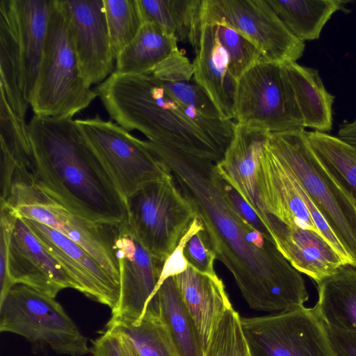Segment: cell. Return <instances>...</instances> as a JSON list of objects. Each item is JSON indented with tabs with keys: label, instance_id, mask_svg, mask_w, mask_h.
I'll return each mask as SVG.
<instances>
[{
	"label": "cell",
	"instance_id": "obj_42",
	"mask_svg": "<svg viewBox=\"0 0 356 356\" xmlns=\"http://www.w3.org/2000/svg\"><path fill=\"white\" fill-rule=\"evenodd\" d=\"M113 332V331H112ZM122 351L124 356H138L128 341L121 336Z\"/></svg>",
	"mask_w": 356,
	"mask_h": 356
},
{
	"label": "cell",
	"instance_id": "obj_26",
	"mask_svg": "<svg viewBox=\"0 0 356 356\" xmlns=\"http://www.w3.org/2000/svg\"><path fill=\"white\" fill-rule=\"evenodd\" d=\"M159 318L177 356H204L202 344L179 294L174 276L159 281L155 294Z\"/></svg>",
	"mask_w": 356,
	"mask_h": 356
},
{
	"label": "cell",
	"instance_id": "obj_31",
	"mask_svg": "<svg viewBox=\"0 0 356 356\" xmlns=\"http://www.w3.org/2000/svg\"><path fill=\"white\" fill-rule=\"evenodd\" d=\"M307 136L322 164L356 203V154L352 147L327 133L307 131Z\"/></svg>",
	"mask_w": 356,
	"mask_h": 356
},
{
	"label": "cell",
	"instance_id": "obj_40",
	"mask_svg": "<svg viewBox=\"0 0 356 356\" xmlns=\"http://www.w3.org/2000/svg\"><path fill=\"white\" fill-rule=\"evenodd\" d=\"M322 323L332 356H356V332Z\"/></svg>",
	"mask_w": 356,
	"mask_h": 356
},
{
	"label": "cell",
	"instance_id": "obj_37",
	"mask_svg": "<svg viewBox=\"0 0 356 356\" xmlns=\"http://www.w3.org/2000/svg\"><path fill=\"white\" fill-rule=\"evenodd\" d=\"M0 302L13 286L8 274V252L14 222L17 216L6 203L0 206Z\"/></svg>",
	"mask_w": 356,
	"mask_h": 356
},
{
	"label": "cell",
	"instance_id": "obj_17",
	"mask_svg": "<svg viewBox=\"0 0 356 356\" xmlns=\"http://www.w3.org/2000/svg\"><path fill=\"white\" fill-rule=\"evenodd\" d=\"M270 133L264 129L236 123L234 138L222 159L216 163L220 175L254 209L268 232L277 217L268 211L261 200L257 171Z\"/></svg>",
	"mask_w": 356,
	"mask_h": 356
},
{
	"label": "cell",
	"instance_id": "obj_33",
	"mask_svg": "<svg viewBox=\"0 0 356 356\" xmlns=\"http://www.w3.org/2000/svg\"><path fill=\"white\" fill-rule=\"evenodd\" d=\"M204 356H252L241 325V317L228 308L211 338Z\"/></svg>",
	"mask_w": 356,
	"mask_h": 356
},
{
	"label": "cell",
	"instance_id": "obj_22",
	"mask_svg": "<svg viewBox=\"0 0 356 356\" xmlns=\"http://www.w3.org/2000/svg\"><path fill=\"white\" fill-rule=\"evenodd\" d=\"M53 0H15L22 90L30 104L46 40Z\"/></svg>",
	"mask_w": 356,
	"mask_h": 356
},
{
	"label": "cell",
	"instance_id": "obj_11",
	"mask_svg": "<svg viewBox=\"0 0 356 356\" xmlns=\"http://www.w3.org/2000/svg\"><path fill=\"white\" fill-rule=\"evenodd\" d=\"M202 22L226 25L246 38L263 57L280 64L296 62L305 44L284 24L267 0H203Z\"/></svg>",
	"mask_w": 356,
	"mask_h": 356
},
{
	"label": "cell",
	"instance_id": "obj_35",
	"mask_svg": "<svg viewBox=\"0 0 356 356\" xmlns=\"http://www.w3.org/2000/svg\"><path fill=\"white\" fill-rule=\"evenodd\" d=\"M181 252L187 264L202 273L217 275L214 270L216 259L207 233L196 218L181 240Z\"/></svg>",
	"mask_w": 356,
	"mask_h": 356
},
{
	"label": "cell",
	"instance_id": "obj_4",
	"mask_svg": "<svg viewBox=\"0 0 356 356\" xmlns=\"http://www.w3.org/2000/svg\"><path fill=\"white\" fill-rule=\"evenodd\" d=\"M266 147L312 200L356 268V203L322 164L307 131L270 133Z\"/></svg>",
	"mask_w": 356,
	"mask_h": 356
},
{
	"label": "cell",
	"instance_id": "obj_30",
	"mask_svg": "<svg viewBox=\"0 0 356 356\" xmlns=\"http://www.w3.org/2000/svg\"><path fill=\"white\" fill-rule=\"evenodd\" d=\"M106 330L125 338L138 356H177L159 318L156 295L138 325L117 324Z\"/></svg>",
	"mask_w": 356,
	"mask_h": 356
},
{
	"label": "cell",
	"instance_id": "obj_19",
	"mask_svg": "<svg viewBox=\"0 0 356 356\" xmlns=\"http://www.w3.org/2000/svg\"><path fill=\"white\" fill-rule=\"evenodd\" d=\"M174 279L205 353L224 313L232 307L225 285L218 275L202 273L188 265Z\"/></svg>",
	"mask_w": 356,
	"mask_h": 356
},
{
	"label": "cell",
	"instance_id": "obj_3",
	"mask_svg": "<svg viewBox=\"0 0 356 356\" xmlns=\"http://www.w3.org/2000/svg\"><path fill=\"white\" fill-rule=\"evenodd\" d=\"M95 91L111 118L149 141L175 147L214 163L224 154L185 114L182 105L152 72H113Z\"/></svg>",
	"mask_w": 356,
	"mask_h": 356
},
{
	"label": "cell",
	"instance_id": "obj_21",
	"mask_svg": "<svg viewBox=\"0 0 356 356\" xmlns=\"http://www.w3.org/2000/svg\"><path fill=\"white\" fill-rule=\"evenodd\" d=\"M193 65L194 81L211 98L222 119L233 120L237 79L228 68L227 56L218 41L216 24L203 25Z\"/></svg>",
	"mask_w": 356,
	"mask_h": 356
},
{
	"label": "cell",
	"instance_id": "obj_34",
	"mask_svg": "<svg viewBox=\"0 0 356 356\" xmlns=\"http://www.w3.org/2000/svg\"><path fill=\"white\" fill-rule=\"evenodd\" d=\"M216 26L218 41L227 56L228 68L237 80L255 63L265 59L257 47L238 32L226 25Z\"/></svg>",
	"mask_w": 356,
	"mask_h": 356
},
{
	"label": "cell",
	"instance_id": "obj_32",
	"mask_svg": "<svg viewBox=\"0 0 356 356\" xmlns=\"http://www.w3.org/2000/svg\"><path fill=\"white\" fill-rule=\"evenodd\" d=\"M115 59L134 39L145 23L138 0H104Z\"/></svg>",
	"mask_w": 356,
	"mask_h": 356
},
{
	"label": "cell",
	"instance_id": "obj_1",
	"mask_svg": "<svg viewBox=\"0 0 356 356\" xmlns=\"http://www.w3.org/2000/svg\"><path fill=\"white\" fill-rule=\"evenodd\" d=\"M149 145L168 168L208 234L216 259L232 274L250 308L282 312L308 300L305 280L273 239L234 210L221 186L216 163L173 147Z\"/></svg>",
	"mask_w": 356,
	"mask_h": 356
},
{
	"label": "cell",
	"instance_id": "obj_27",
	"mask_svg": "<svg viewBox=\"0 0 356 356\" xmlns=\"http://www.w3.org/2000/svg\"><path fill=\"white\" fill-rule=\"evenodd\" d=\"M145 22H153L195 52L203 26V0H138Z\"/></svg>",
	"mask_w": 356,
	"mask_h": 356
},
{
	"label": "cell",
	"instance_id": "obj_36",
	"mask_svg": "<svg viewBox=\"0 0 356 356\" xmlns=\"http://www.w3.org/2000/svg\"><path fill=\"white\" fill-rule=\"evenodd\" d=\"M161 81L167 90L182 105L205 116L222 119L211 98L195 81Z\"/></svg>",
	"mask_w": 356,
	"mask_h": 356
},
{
	"label": "cell",
	"instance_id": "obj_20",
	"mask_svg": "<svg viewBox=\"0 0 356 356\" xmlns=\"http://www.w3.org/2000/svg\"><path fill=\"white\" fill-rule=\"evenodd\" d=\"M270 235L290 264L316 283L341 266L348 265L316 232L289 226L279 219Z\"/></svg>",
	"mask_w": 356,
	"mask_h": 356
},
{
	"label": "cell",
	"instance_id": "obj_28",
	"mask_svg": "<svg viewBox=\"0 0 356 356\" xmlns=\"http://www.w3.org/2000/svg\"><path fill=\"white\" fill-rule=\"evenodd\" d=\"M177 42L175 36L157 24L145 22L134 39L116 58L114 72L122 74L150 73L179 51Z\"/></svg>",
	"mask_w": 356,
	"mask_h": 356
},
{
	"label": "cell",
	"instance_id": "obj_13",
	"mask_svg": "<svg viewBox=\"0 0 356 356\" xmlns=\"http://www.w3.org/2000/svg\"><path fill=\"white\" fill-rule=\"evenodd\" d=\"M120 273V295L106 327L136 325L155 294L165 262L141 244L127 221L122 223L114 242Z\"/></svg>",
	"mask_w": 356,
	"mask_h": 356
},
{
	"label": "cell",
	"instance_id": "obj_9",
	"mask_svg": "<svg viewBox=\"0 0 356 356\" xmlns=\"http://www.w3.org/2000/svg\"><path fill=\"white\" fill-rule=\"evenodd\" d=\"M234 120L270 133L305 129L282 64L262 59L237 80Z\"/></svg>",
	"mask_w": 356,
	"mask_h": 356
},
{
	"label": "cell",
	"instance_id": "obj_6",
	"mask_svg": "<svg viewBox=\"0 0 356 356\" xmlns=\"http://www.w3.org/2000/svg\"><path fill=\"white\" fill-rule=\"evenodd\" d=\"M127 222L144 248L166 261L190 229L195 213L171 173L125 198Z\"/></svg>",
	"mask_w": 356,
	"mask_h": 356
},
{
	"label": "cell",
	"instance_id": "obj_14",
	"mask_svg": "<svg viewBox=\"0 0 356 356\" xmlns=\"http://www.w3.org/2000/svg\"><path fill=\"white\" fill-rule=\"evenodd\" d=\"M44 248L58 261L76 285L90 299L114 309L120 285L79 245L59 232L33 220L23 218Z\"/></svg>",
	"mask_w": 356,
	"mask_h": 356
},
{
	"label": "cell",
	"instance_id": "obj_24",
	"mask_svg": "<svg viewBox=\"0 0 356 356\" xmlns=\"http://www.w3.org/2000/svg\"><path fill=\"white\" fill-rule=\"evenodd\" d=\"M302 116L304 128L327 133L332 128L334 96L325 88L317 70L296 62L282 64Z\"/></svg>",
	"mask_w": 356,
	"mask_h": 356
},
{
	"label": "cell",
	"instance_id": "obj_8",
	"mask_svg": "<svg viewBox=\"0 0 356 356\" xmlns=\"http://www.w3.org/2000/svg\"><path fill=\"white\" fill-rule=\"evenodd\" d=\"M4 203L15 209L17 217L42 223L79 245L120 285L114 242L121 224L87 220L64 208L39 188L19 181H13L10 195Z\"/></svg>",
	"mask_w": 356,
	"mask_h": 356
},
{
	"label": "cell",
	"instance_id": "obj_25",
	"mask_svg": "<svg viewBox=\"0 0 356 356\" xmlns=\"http://www.w3.org/2000/svg\"><path fill=\"white\" fill-rule=\"evenodd\" d=\"M1 96L12 111L24 119L30 104L22 90V65L19 49L15 0L0 1Z\"/></svg>",
	"mask_w": 356,
	"mask_h": 356
},
{
	"label": "cell",
	"instance_id": "obj_41",
	"mask_svg": "<svg viewBox=\"0 0 356 356\" xmlns=\"http://www.w3.org/2000/svg\"><path fill=\"white\" fill-rule=\"evenodd\" d=\"M92 343L90 353L93 356H124L121 337L116 332L106 330Z\"/></svg>",
	"mask_w": 356,
	"mask_h": 356
},
{
	"label": "cell",
	"instance_id": "obj_12",
	"mask_svg": "<svg viewBox=\"0 0 356 356\" xmlns=\"http://www.w3.org/2000/svg\"><path fill=\"white\" fill-rule=\"evenodd\" d=\"M241 325L252 356H332L314 307L243 317Z\"/></svg>",
	"mask_w": 356,
	"mask_h": 356
},
{
	"label": "cell",
	"instance_id": "obj_23",
	"mask_svg": "<svg viewBox=\"0 0 356 356\" xmlns=\"http://www.w3.org/2000/svg\"><path fill=\"white\" fill-rule=\"evenodd\" d=\"M318 300L314 309L325 325L356 332V268L343 265L316 282Z\"/></svg>",
	"mask_w": 356,
	"mask_h": 356
},
{
	"label": "cell",
	"instance_id": "obj_5",
	"mask_svg": "<svg viewBox=\"0 0 356 356\" xmlns=\"http://www.w3.org/2000/svg\"><path fill=\"white\" fill-rule=\"evenodd\" d=\"M97 97L95 90L82 74L63 0H53L30 106L34 115L73 118L88 107Z\"/></svg>",
	"mask_w": 356,
	"mask_h": 356
},
{
	"label": "cell",
	"instance_id": "obj_39",
	"mask_svg": "<svg viewBox=\"0 0 356 356\" xmlns=\"http://www.w3.org/2000/svg\"><path fill=\"white\" fill-rule=\"evenodd\" d=\"M220 182L222 188L227 199L233 207L234 210L238 213V214L251 227L261 232L266 237L273 240L270 234L265 227L259 216L254 211V209L243 199L239 193L222 177Z\"/></svg>",
	"mask_w": 356,
	"mask_h": 356
},
{
	"label": "cell",
	"instance_id": "obj_29",
	"mask_svg": "<svg viewBox=\"0 0 356 356\" xmlns=\"http://www.w3.org/2000/svg\"><path fill=\"white\" fill-rule=\"evenodd\" d=\"M287 29L300 41L318 40L326 23L349 1L267 0Z\"/></svg>",
	"mask_w": 356,
	"mask_h": 356
},
{
	"label": "cell",
	"instance_id": "obj_2",
	"mask_svg": "<svg viewBox=\"0 0 356 356\" xmlns=\"http://www.w3.org/2000/svg\"><path fill=\"white\" fill-rule=\"evenodd\" d=\"M28 130L30 146L16 165L13 181L34 186L87 220L111 225L127 221L124 197L75 120L34 115Z\"/></svg>",
	"mask_w": 356,
	"mask_h": 356
},
{
	"label": "cell",
	"instance_id": "obj_18",
	"mask_svg": "<svg viewBox=\"0 0 356 356\" xmlns=\"http://www.w3.org/2000/svg\"><path fill=\"white\" fill-rule=\"evenodd\" d=\"M257 179L260 197L268 212L287 225L319 234L296 181L266 145L260 156Z\"/></svg>",
	"mask_w": 356,
	"mask_h": 356
},
{
	"label": "cell",
	"instance_id": "obj_38",
	"mask_svg": "<svg viewBox=\"0 0 356 356\" xmlns=\"http://www.w3.org/2000/svg\"><path fill=\"white\" fill-rule=\"evenodd\" d=\"M152 73L163 81H191L194 67L179 50L160 63Z\"/></svg>",
	"mask_w": 356,
	"mask_h": 356
},
{
	"label": "cell",
	"instance_id": "obj_10",
	"mask_svg": "<svg viewBox=\"0 0 356 356\" xmlns=\"http://www.w3.org/2000/svg\"><path fill=\"white\" fill-rule=\"evenodd\" d=\"M75 121L124 199L143 185L171 174L147 141L134 136L116 122L99 115Z\"/></svg>",
	"mask_w": 356,
	"mask_h": 356
},
{
	"label": "cell",
	"instance_id": "obj_15",
	"mask_svg": "<svg viewBox=\"0 0 356 356\" xmlns=\"http://www.w3.org/2000/svg\"><path fill=\"white\" fill-rule=\"evenodd\" d=\"M82 74L89 86L114 72L104 0H63Z\"/></svg>",
	"mask_w": 356,
	"mask_h": 356
},
{
	"label": "cell",
	"instance_id": "obj_7",
	"mask_svg": "<svg viewBox=\"0 0 356 356\" xmlns=\"http://www.w3.org/2000/svg\"><path fill=\"white\" fill-rule=\"evenodd\" d=\"M0 331L11 332L60 355L90 353L87 338L54 298L14 285L0 302Z\"/></svg>",
	"mask_w": 356,
	"mask_h": 356
},
{
	"label": "cell",
	"instance_id": "obj_16",
	"mask_svg": "<svg viewBox=\"0 0 356 356\" xmlns=\"http://www.w3.org/2000/svg\"><path fill=\"white\" fill-rule=\"evenodd\" d=\"M8 268L13 286L23 284L54 298L64 289H76L58 261L19 217L11 232Z\"/></svg>",
	"mask_w": 356,
	"mask_h": 356
}]
</instances>
